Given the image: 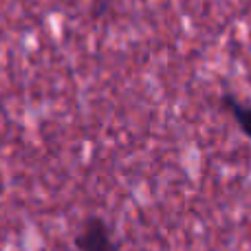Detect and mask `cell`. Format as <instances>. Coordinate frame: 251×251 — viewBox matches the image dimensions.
<instances>
[{
  "label": "cell",
  "mask_w": 251,
  "mask_h": 251,
  "mask_svg": "<svg viewBox=\"0 0 251 251\" xmlns=\"http://www.w3.org/2000/svg\"><path fill=\"white\" fill-rule=\"evenodd\" d=\"M79 251H117L110 229L101 218H88L77 234Z\"/></svg>",
  "instance_id": "6da1fadb"
},
{
  "label": "cell",
  "mask_w": 251,
  "mask_h": 251,
  "mask_svg": "<svg viewBox=\"0 0 251 251\" xmlns=\"http://www.w3.org/2000/svg\"><path fill=\"white\" fill-rule=\"evenodd\" d=\"M221 106L236 119L238 128L251 139V104H243L238 97L234 95H223L221 97Z\"/></svg>",
  "instance_id": "7a4b0ae2"
}]
</instances>
